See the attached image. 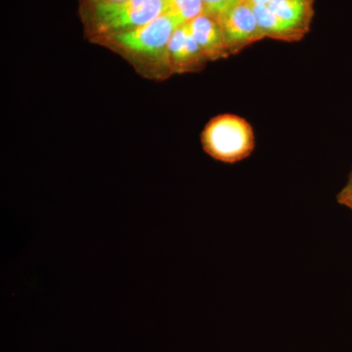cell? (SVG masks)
<instances>
[{"instance_id": "277c9868", "label": "cell", "mask_w": 352, "mask_h": 352, "mask_svg": "<svg viewBox=\"0 0 352 352\" xmlns=\"http://www.w3.org/2000/svg\"><path fill=\"white\" fill-rule=\"evenodd\" d=\"M217 20L223 30L230 55L237 54L248 46L265 38L252 4L245 0L229 9Z\"/></svg>"}, {"instance_id": "3957f363", "label": "cell", "mask_w": 352, "mask_h": 352, "mask_svg": "<svg viewBox=\"0 0 352 352\" xmlns=\"http://www.w3.org/2000/svg\"><path fill=\"white\" fill-rule=\"evenodd\" d=\"M201 141L208 156L226 164L247 159L256 144L251 124L239 116L231 113L210 120L201 133Z\"/></svg>"}, {"instance_id": "7a4b0ae2", "label": "cell", "mask_w": 352, "mask_h": 352, "mask_svg": "<svg viewBox=\"0 0 352 352\" xmlns=\"http://www.w3.org/2000/svg\"><path fill=\"white\" fill-rule=\"evenodd\" d=\"M168 13L166 0H122L97 2L82 0L80 15L90 41L131 31Z\"/></svg>"}, {"instance_id": "ba28073f", "label": "cell", "mask_w": 352, "mask_h": 352, "mask_svg": "<svg viewBox=\"0 0 352 352\" xmlns=\"http://www.w3.org/2000/svg\"><path fill=\"white\" fill-rule=\"evenodd\" d=\"M252 8L264 38L286 43H296L305 38L275 15L267 6H252Z\"/></svg>"}, {"instance_id": "8992f818", "label": "cell", "mask_w": 352, "mask_h": 352, "mask_svg": "<svg viewBox=\"0 0 352 352\" xmlns=\"http://www.w3.org/2000/svg\"><path fill=\"white\" fill-rule=\"evenodd\" d=\"M187 24L208 62L230 56L223 30L217 18L204 13Z\"/></svg>"}, {"instance_id": "8fae6325", "label": "cell", "mask_w": 352, "mask_h": 352, "mask_svg": "<svg viewBox=\"0 0 352 352\" xmlns=\"http://www.w3.org/2000/svg\"><path fill=\"white\" fill-rule=\"evenodd\" d=\"M338 201L340 205L344 206L352 212V189L344 187L338 196Z\"/></svg>"}, {"instance_id": "30bf717a", "label": "cell", "mask_w": 352, "mask_h": 352, "mask_svg": "<svg viewBox=\"0 0 352 352\" xmlns=\"http://www.w3.org/2000/svg\"><path fill=\"white\" fill-rule=\"evenodd\" d=\"M242 0H203L205 13L219 19L229 9L239 3Z\"/></svg>"}, {"instance_id": "52a82bcc", "label": "cell", "mask_w": 352, "mask_h": 352, "mask_svg": "<svg viewBox=\"0 0 352 352\" xmlns=\"http://www.w3.org/2000/svg\"><path fill=\"white\" fill-rule=\"evenodd\" d=\"M315 0H272L268 8L303 36L309 32Z\"/></svg>"}, {"instance_id": "5b68a950", "label": "cell", "mask_w": 352, "mask_h": 352, "mask_svg": "<svg viewBox=\"0 0 352 352\" xmlns=\"http://www.w3.org/2000/svg\"><path fill=\"white\" fill-rule=\"evenodd\" d=\"M168 57L173 75L201 71L208 62L188 24L180 25L173 32L168 44Z\"/></svg>"}, {"instance_id": "6da1fadb", "label": "cell", "mask_w": 352, "mask_h": 352, "mask_svg": "<svg viewBox=\"0 0 352 352\" xmlns=\"http://www.w3.org/2000/svg\"><path fill=\"white\" fill-rule=\"evenodd\" d=\"M182 20L170 13L160 16L146 25L119 34L92 39L126 59L146 78L164 80L171 73L168 44Z\"/></svg>"}, {"instance_id": "4fadbf2b", "label": "cell", "mask_w": 352, "mask_h": 352, "mask_svg": "<svg viewBox=\"0 0 352 352\" xmlns=\"http://www.w3.org/2000/svg\"><path fill=\"white\" fill-rule=\"evenodd\" d=\"M88 1H97V2H116V1H122V0H88Z\"/></svg>"}, {"instance_id": "9c48e42d", "label": "cell", "mask_w": 352, "mask_h": 352, "mask_svg": "<svg viewBox=\"0 0 352 352\" xmlns=\"http://www.w3.org/2000/svg\"><path fill=\"white\" fill-rule=\"evenodd\" d=\"M168 13L176 16L183 24L205 13L203 0H166Z\"/></svg>"}, {"instance_id": "7c38bea8", "label": "cell", "mask_w": 352, "mask_h": 352, "mask_svg": "<svg viewBox=\"0 0 352 352\" xmlns=\"http://www.w3.org/2000/svg\"><path fill=\"white\" fill-rule=\"evenodd\" d=\"M252 6H268L272 0H245Z\"/></svg>"}]
</instances>
